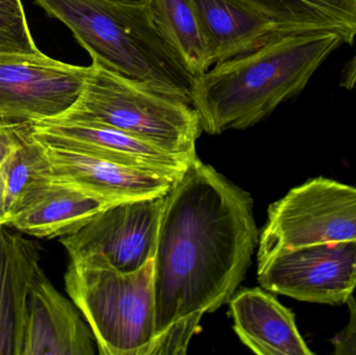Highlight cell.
<instances>
[{
	"label": "cell",
	"instance_id": "cell-1",
	"mask_svg": "<svg viewBox=\"0 0 356 355\" xmlns=\"http://www.w3.org/2000/svg\"><path fill=\"white\" fill-rule=\"evenodd\" d=\"M259 241L251 196L198 158L191 160L161 215L152 355L186 354L201 318L236 293Z\"/></svg>",
	"mask_w": 356,
	"mask_h": 355
},
{
	"label": "cell",
	"instance_id": "cell-2",
	"mask_svg": "<svg viewBox=\"0 0 356 355\" xmlns=\"http://www.w3.org/2000/svg\"><path fill=\"white\" fill-rule=\"evenodd\" d=\"M342 44L334 33L277 35L254 51L213 65L193 79L192 104L209 135L246 129L300 93Z\"/></svg>",
	"mask_w": 356,
	"mask_h": 355
},
{
	"label": "cell",
	"instance_id": "cell-3",
	"mask_svg": "<svg viewBox=\"0 0 356 355\" xmlns=\"http://www.w3.org/2000/svg\"><path fill=\"white\" fill-rule=\"evenodd\" d=\"M64 23L92 60L192 104L194 77L150 19L142 0H35Z\"/></svg>",
	"mask_w": 356,
	"mask_h": 355
},
{
	"label": "cell",
	"instance_id": "cell-4",
	"mask_svg": "<svg viewBox=\"0 0 356 355\" xmlns=\"http://www.w3.org/2000/svg\"><path fill=\"white\" fill-rule=\"evenodd\" d=\"M83 91L52 121L99 123L173 156L194 160L200 117L193 104L92 60ZM47 121V120H46Z\"/></svg>",
	"mask_w": 356,
	"mask_h": 355
},
{
	"label": "cell",
	"instance_id": "cell-5",
	"mask_svg": "<svg viewBox=\"0 0 356 355\" xmlns=\"http://www.w3.org/2000/svg\"><path fill=\"white\" fill-rule=\"evenodd\" d=\"M65 288L102 355H152L156 336L154 260L133 273L102 261L70 262Z\"/></svg>",
	"mask_w": 356,
	"mask_h": 355
},
{
	"label": "cell",
	"instance_id": "cell-6",
	"mask_svg": "<svg viewBox=\"0 0 356 355\" xmlns=\"http://www.w3.org/2000/svg\"><path fill=\"white\" fill-rule=\"evenodd\" d=\"M356 241V188L318 177L268 210L257 262L307 246Z\"/></svg>",
	"mask_w": 356,
	"mask_h": 355
},
{
	"label": "cell",
	"instance_id": "cell-7",
	"mask_svg": "<svg viewBox=\"0 0 356 355\" xmlns=\"http://www.w3.org/2000/svg\"><path fill=\"white\" fill-rule=\"evenodd\" d=\"M165 196L121 202L98 213L60 242L70 262L102 261L121 273H133L154 260Z\"/></svg>",
	"mask_w": 356,
	"mask_h": 355
},
{
	"label": "cell",
	"instance_id": "cell-8",
	"mask_svg": "<svg viewBox=\"0 0 356 355\" xmlns=\"http://www.w3.org/2000/svg\"><path fill=\"white\" fill-rule=\"evenodd\" d=\"M89 70L42 52L0 56V127L35 124L64 114L79 99Z\"/></svg>",
	"mask_w": 356,
	"mask_h": 355
},
{
	"label": "cell",
	"instance_id": "cell-9",
	"mask_svg": "<svg viewBox=\"0 0 356 355\" xmlns=\"http://www.w3.org/2000/svg\"><path fill=\"white\" fill-rule=\"evenodd\" d=\"M264 289L300 302L345 304L356 288V241L320 244L259 263Z\"/></svg>",
	"mask_w": 356,
	"mask_h": 355
},
{
	"label": "cell",
	"instance_id": "cell-10",
	"mask_svg": "<svg viewBox=\"0 0 356 355\" xmlns=\"http://www.w3.org/2000/svg\"><path fill=\"white\" fill-rule=\"evenodd\" d=\"M40 143L83 152L115 164L177 179L191 160L163 151L138 138L99 123L42 121L33 124Z\"/></svg>",
	"mask_w": 356,
	"mask_h": 355
},
{
	"label": "cell",
	"instance_id": "cell-11",
	"mask_svg": "<svg viewBox=\"0 0 356 355\" xmlns=\"http://www.w3.org/2000/svg\"><path fill=\"white\" fill-rule=\"evenodd\" d=\"M40 144L43 146L54 179L112 204L165 196L177 179L67 148Z\"/></svg>",
	"mask_w": 356,
	"mask_h": 355
},
{
	"label": "cell",
	"instance_id": "cell-12",
	"mask_svg": "<svg viewBox=\"0 0 356 355\" xmlns=\"http://www.w3.org/2000/svg\"><path fill=\"white\" fill-rule=\"evenodd\" d=\"M76 308L40 266L27 297L22 355H93V333Z\"/></svg>",
	"mask_w": 356,
	"mask_h": 355
},
{
	"label": "cell",
	"instance_id": "cell-13",
	"mask_svg": "<svg viewBox=\"0 0 356 355\" xmlns=\"http://www.w3.org/2000/svg\"><path fill=\"white\" fill-rule=\"evenodd\" d=\"M40 246L0 225V355H22L29 288Z\"/></svg>",
	"mask_w": 356,
	"mask_h": 355
},
{
	"label": "cell",
	"instance_id": "cell-14",
	"mask_svg": "<svg viewBox=\"0 0 356 355\" xmlns=\"http://www.w3.org/2000/svg\"><path fill=\"white\" fill-rule=\"evenodd\" d=\"M234 329L259 355H313L292 311L259 288L241 290L229 300Z\"/></svg>",
	"mask_w": 356,
	"mask_h": 355
},
{
	"label": "cell",
	"instance_id": "cell-15",
	"mask_svg": "<svg viewBox=\"0 0 356 355\" xmlns=\"http://www.w3.org/2000/svg\"><path fill=\"white\" fill-rule=\"evenodd\" d=\"M114 204L52 179L27 200L6 226L40 239L63 238L79 231Z\"/></svg>",
	"mask_w": 356,
	"mask_h": 355
},
{
	"label": "cell",
	"instance_id": "cell-16",
	"mask_svg": "<svg viewBox=\"0 0 356 355\" xmlns=\"http://www.w3.org/2000/svg\"><path fill=\"white\" fill-rule=\"evenodd\" d=\"M213 65L254 51L280 33L265 15L242 0H195Z\"/></svg>",
	"mask_w": 356,
	"mask_h": 355
},
{
	"label": "cell",
	"instance_id": "cell-17",
	"mask_svg": "<svg viewBox=\"0 0 356 355\" xmlns=\"http://www.w3.org/2000/svg\"><path fill=\"white\" fill-rule=\"evenodd\" d=\"M282 33H337L344 44L356 38V0H242Z\"/></svg>",
	"mask_w": 356,
	"mask_h": 355
},
{
	"label": "cell",
	"instance_id": "cell-18",
	"mask_svg": "<svg viewBox=\"0 0 356 355\" xmlns=\"http://www.w3.org/2000/svg\"><path fill=\"white\" fill-rule=\"evenodd\" d=\"M154 26L194 79L213 65L195 0H142Z\"/></svg>",
	"mask_w": 356,
	"mask_h": 355
},
{
	"label": "cell",
	"instance_id": "cell-19",
	"mask_svg": "<svg viewBox=\"0 0 356 355\" xmlns=\"http://www.w3.org/2000/svg\"><path fill=\"white\" fill-rule=\"evenodd\" d=\"M2 174L10 220L33 194L54 179L43 146L33 138V125L31 131L8 154Z\"/></svg>",
	"mask_w": 356,
	"mask_h": 355
},
{
	"label": "cell",
	"instance_id": "cell-20",
	"mask_svg": "<svg viewBox=\"0 0 356 355\" xmlns=\"http://www.w3.org/2000/svg\"><path fill=\"white\" fill-rule=\"evenodd\" d=\"M21 0H0V56L40 53Z\"/></svg>",
	"mask_w": 356,
	"mask_h": 355
},
{
	"label": "cell",
	"instance_id": "cell-21",
	"mask_svg": "<svg viewBox=\"0 0 356 355\" xmlns=\"http://www.w3.org/2000/svg\"><path fill=\"white\" fill-rule=\"evenodd\" d=\"M31 131V124L0 127V225H8L10 220L8 208H6L3 174H2L3 164L8 154Z\"/></svg>",
	"mask_w": 356,
	"mask_h": 355
},
{
	"label": "cell",
	"instance_id": "cell-22",
	"mask_svg": "<svg viewBox=\"0 0 356 355\" xmlns=\"http://www.w3.org/2000/svg\"><path fill=\"white\" fill-rule=\"evenodd\" d=\"M349 321L344 329L332 339L334 354L356 355V298L351 296L347 302Z\"/></svg>",
	"mask_w": 356,
	"mask_h": 355
},
{
	"label": "cell",
	"instance_id": "cell-23",
	"mask_svg": "<svg viewBox=\"0 0 356 355\" xmlns=\"http://www.w3.org/2000/svg\"><path fill=\"white\" fill-rule=\"evenodd\" d=\"M356 85V52L353 58L347 63L342 72L341 87L347 90H353Z\"/></svg>",
	"mask_w": 356,
	"mask_h": 355
}]
</instances>
